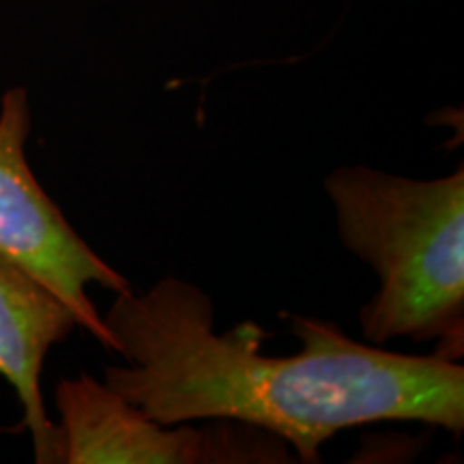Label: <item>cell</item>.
<instances>
[{"label":"cell","instance_id":"1","mask_svg":"<svg viewBox=\"0 0 464 464\" xmlns=\"http://www.w3.org/2000/svg\"><path fill=\"white\" fill-rule=\"evenodd\" d=\"M102 318L127 359L106 368L103 382L161 426L247 423L307 464L321 462L334 434L363 423L464 428V368L454 359L362 344L323 318H293L297 355H263L266 334L256 323L218 334L211 299L177 277L144 295L119 293Z\"/></svg>","mask_w":464,"mask_h":464},{"label":"cell","instance_id":"2","mask_svg":"<svg viewBox=\"0 0 464 464\" xmlns=\"http://www.w3.org/2000/svg\"><path fill=\"white\" fill-rule=\"evenodd\" d=\"M344 246L372 265L381 288L362 310L365 338L462 348L464 168L432 181L355 166L327 179ZM440 351V355H443ZM439 355V357H440Z\"/></svg>","mask_w":464,"mask_h":464},{"label":"cell","instance_id":"3","mask_svg":"<svg viewBox=\"0 0 464 464\" xmlns=\"http://www.w3.org/2000/svg\"><path fill=\"white\" fill-rule=\"evenodd\" d=\"M31 108L24 89L0 97V254L33 271L78 316L80 327L114 351L106 323L86 293L91 284L131 290L125 276L91 249L39 185L26 158Z\"/></svg>","mask_w":464,"mask_h":464},{"label":"cell","instance_id":"4","mask_svg":"<svg viewBox=\"0 0 464 464\" xmlns=\"http://www.w3.org/2000/svg\"><path fill=\"white\" fill-rule=\"evenodd\" d=\"M56 409L58 464L290 462L286 443L263 428L218 420L168 430L89 374L58 382Z\"/></svg>","mask_w":464,"mask_h":464},{"label":"cell","instance_id":"5","mask_svg":"<svg viewBox=\"0 0 464 464\" xmlns=\"http://www.w3.org/2000/svg\"><path fill=\"white\" fill-rule=\"evenodd\" d=\"M80 327L78 316L33 271L0 254V376L24 409L34 460L58 464L61 437L42 396V372L50 348Z\"/></svg>","mask_w":464,"mask_h":464}]
</instances>
